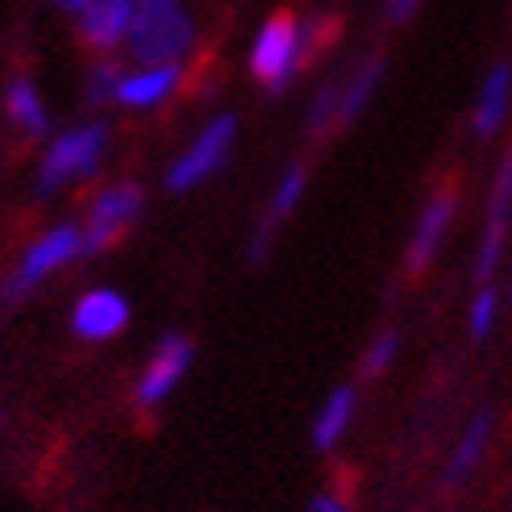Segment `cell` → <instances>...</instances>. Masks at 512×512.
I'll return each mask as SVG.
<instances>
[{
  "instance_id": "21",
  "label": "cell",
  "mask_w": 512,
  "mask_h": 512,
  "mask_svg": "<svg viewBox=\"0 0 512 512\" xmlns=\"http://www.w3.org/2000/svg\"><path fill=\"white\" fill-rule=\"evenodd\" d=\"M121 75H125V71H121L117 63H96V67H92V80H88V105H105V100H113Z\"/></svg>"
},
{
  "instance_id": "24",
  "label": "cell",
  "mask_w": 512,
  "mask_h": 512,
  "mask_svg": "<svg viewBox=\"0 0 512 512\" xmlns=\"http://www.w3.org/2000/svg\"><path fill=\"white\" fill-rule=\"evenodd\" d=\"M55 5H59V9H67V13H84V9L92 5V0H55Z\"/></svg>"
},
{
  "instance_id": "10",
  "label": "cell",
  "mask_w": 512,
  "mask_h": 512,
  "mask_svg": "<svg viewBox=\"0 0 512 512\" xmlns=\"http://www.w3.org/2000/svg\"><path fill=\"white\" fill-rule=\"evenodd\" d=\"M508 113H512V67L508 63H496L479 84V96H475V109H471V130L475 138H496L504 125H508Z\"/></svg>"
},
{
  "instance_id": "3",
  "label": "cell",
  "mask_w": 512,
  "mask_h": 512,
  "mask_svg": "<svg viewBox=\"0 0 512 512\" xmlns=\"http://www.w3.org/2000/svg\"><path fill=\"white\" fill-rule=\"evenodd\" d=\"M105 146H109L105 125H75L63 138H55L42 159V171H38V196H50L63 184H71V179L92 175L100 155H105Z\"/></svg>"
},
{
  "instance_id": "13",
  "label": "cell",
  "mask_w": 512,
  "mask_h": 512,
  "mask_svg": "<svg viewBox=\"0 0 512 512\" xmlns=\"http://www.w3.org/2000/svg\"><path fill=\"white\" fill-rule=\"evenodd\" d=\"M492 433H496V413L492 408H479V413L467 421V429L458 433L454 454L446 463V483L450 488L454 483H467L475 475V467L483 463V454H488V446H492Z\"/></svg>"
},
{
  "instance_id": "23",
  "label": "cell",
  "mask_w": 512,
  "mask_h": 512,
  "mask_svg": "<svg viewBox=\"0 0 512 512\" xmlns=\"http://www.w3.org/2000/svg\"><path fill=\"white\" fill-rule=\"evenodd\" d=\"M421 5V0H388V9H392V21H404L408 13H413Z\"/></svg>"
},
{
  "instance_id": "25",
  "label": "cell",
  "mask_w": 512,
  "mask_h": 512,
  "mask_svg": "<svg viewBox=\"0 0 512 512\" xmlns=\"http://www.w3.org/2000/svg\"><path fill=\"white\" fill-rule=\"evenodd\" d=\"M500 296H504V304H512V279H508V288H500Z\"/></svg>"
},
{
  "instance_id": "7",
  "label": "cell",
  "mask_w": 512,
  "mask_h": 512,
  "mask_svg": "<svg viewBox=\"0 0 512 512\" xmlns=\"http://www.w3.org/2000/svg\"><path fill=\"white\" fill-rule=\"evenodd\" d=\"M454 213H458V188H438L425 200V209L413 225V238H408V254H404V267L413 275H421L433 259H438V250L454 225Z\"/></svg>"
},
{
  "instance_id": "19",
  "label": "cell",
  "mask_w": 512,
  "mask_h": 512,
  "mask_svg": "<svg viewBox=\"0 0 512 512\" xmlns=\"http://www.w3.org/2000/svg\"><path fill=\"white\" fill-rule=\"evenodd\" d=\"M500 309H504V296L496 284H479L475 300H471V313H467V334L471 342H488L492 329L500 321Z\"/></svg>"
},
{
  "instance_id": "14",
  "label": "cell",
  "mask_w": 512,
  "mask_h": 512,
  "mask_svg": "<svg viewBox=\"0 0 512 512\" xmlns=\"http://www.w3.org/2000/svg\"><path fill=\"white\" fill-rule=\"evenodd\" d=\"M304 188H309V167H304V163L288 167V175L279 179V188H275V196H271V204H267V213H263L259 229H254V259H263V254H267V246H271V238H275V229L292 217V209L300 204Z\"/></svg>"
},
{
  "instance_id": "5",
  "label": "cell",
  "mask_w": 512,
  "mask_h": 512,
  "mask_svg": "<svg viewBox=\"0 0 512 512\" xmlns=\"http://www.w3.org/2000/svg\"><path fill=\"white\" fill-rule=\"evenodd\" d=\"M512 234V146L500 155L492 188H488V213H483V234H479V254H475V279L492 284L500 263H504V246Z\"/></svg>"
},
{
  "instance_id": "12",
  "label": "cell",
  "mask_w": 512,
  "mask_h": 512,
  "mask_svg": "<svg viewBox=\"0 0 512 512\" xmlns=\"http://www.w3.org/2000/svg\"><path fill=\"white\" fill-rule=\"evenodd\" d=\"M125 321H130V304H125L117 292H88L75 304V317H71V329L88 342H109L117 338Z\"/></svg>"
},
{
  "instance_id": "18",
  "label": "cell",
  "mask_w": 512,
  "mask_h": 512,
  "mask_svg": "<svg viewBox=\"0 0 512 512\" xmlns=\"http://www.w3.org/2000/svg\"><path fill=\"white\" fill-rule=\"evenodd\" d=\"M5 121L25 138H38L46 130L42 96H38V88L30 80H25V75H17V80L9 84V92H5Z\"/></svg>"
},
{
  "instance_id": "16",
  "label": "cell",
  "mask_w": 512,
  "mask_h": 512,
  "mask_svg": "<svg viewBox=\"0 0 512 512\" xmlns=\"http://www.w3.org/2000/svg\"><path fill=\"white\" fill-rule=\"evenodd\" d=\"M175 84H179V67H142L134 75H121L113 100H121L125 109H150L163 96H171Z\"/></svg>"
},
{
  "instance_id": "22",
  "label": "cell",
  "mask_w": 512,
  "mask_h": 512,
  "mask_svg": "<svg viewBox=\"0 0 512 512\" xmlns=\"http://www.w3.org/2000/svg\"><path fill=\"white\" fill-rule=\"evenodd\" d=\"M313 512H350V508H346V500H342L338 492H321V496L313 500Z\"/></svg>"
},
{
  "instance_id": "6",
  "label": "cell",
  "mask_w": 512,
  "mask_h": 512,
  "mask_svg": "<svg viewBox=\"0 0 512 512\" xmlns=\"http://www.w3.org/2000/svg\"><path fill=\"white\" fill-rule=\"evenodd\" d=\"M238 121L234 117H217L196 134V142L167 167V192H188L196 184H204L209 175H217L229 159V146H234Z\"/></svg>"
},
{
  "instance_id": "9",
  "label": "cell",
  "mask_w": 512,
  "mask_h": 512,
  "mask_svg": "<svg viewBox=\"0 0 512 512\" xmlns=\"http://www.w3.org/2000/svg\"><path fill=\"white\" fill-rule=\"evenodd\" d=\"M80 229L75 225H59V229H50V234H42L34 246H30V254H25V263H21V271L13 275V284H9V296H25L30 292L38 279H46L50 271H59L63 263H71V259H80Z\"/></svg>"
},
{
  "instance_id": "17",
  "label": "cell",
  "mask_w": 512,
  "mask_h": 512,
  "mask_svg": "<svg viewBox=\"0 0 512 512\" xmlns=\"http://www.w3.org/2000/svg\"><path fill=\"white\" fill-rule=\"evenodd\" d=\"M354 408H358V392L354 388H334L325 396L321 404V413L313 421V446L325 454V450H334L342 438H346V429L354 425Z\"/></svg>"
},
{
  "instance_id": "11",
  "label": "cell",
  "mask_w": 512,
  "mask_h": 512,
  "mask_svg": "<svg viewBox=\"0 0 512 512\" xmlns=\"http://www.w3.org/2000/svg\"><path fill=\"white\" fill-rule=\"evenodd\" d=\"M138 0H92L80 13V42L88 50H113L121 38H130Z\"/></svg>"
},
{
  "instance_id": "15",
  "label": "cell",
  "mask_w": 512,
  "mask_h": 512,
  "mask_svg": "<svg viewBox=\"0 0 512 512\" xmlns=\"http://www.w3.org/2000/svg\"><path fill=\"white\" fill-rule=\"evenodd\" d=\"M379 80H383V55L363 59L350 75L334 80V84H338V130H346V125L371 105V96H375Z\"/></svg>"
},
{
  "instance_id": "20",
  "label": "cell",
  "mask_w": 512,
  "mask_h": 512,
  "mask_svg": "<svg viewBox=\"0 0 512 512\" xmlns=\"http://www.w3.org/2000/svg\"><path fill=\"white\" fill-rule=\"evenodd\" d=\"M396 350H400V334L396 329H383V334L367 346V354H363V375L367 379H375V375H383L392 363H396Z\"/></svg>"
},
{
  "instance_id": "8",
  "label": "cell",
  "mask_w": 512,
  "mask_h": 512,
  "mask_svg": "<svg viewBox=\"0 0 512 512\" xmlns=\"http://www.w3.org/2000/svg\"><path fill=\"white\" fill-rule=\"evenodd\" d=\"M188 367H192V342L179 338V334H167L159 342V350L150 354V363H146V371L138 379V404L142 408L163 404L179 388V379L188 375Z\"/></svg>"
},
{
  "instance_id": "1",
  "label": "cell",
  "mask_w": 512,
  "mask_h": 512,
  "mask_svg": "<svg viewBox=\"0 0 512 512\" xmlns=\"http://www.w3.org/2000/svg\"><path fill=\"white\" fill-rule=\"evenodd\" d=\"M334 34V21L329 17H317V21H300L296 13H275L259 38H254V50H250V71L267 92H284L300 67H309L313 55L329 42Z\"/></svg>"
},
{
  "instance_id": "2",
  "label": "cell",
  "mask_w": 512,
  "mask_h": 512,
  "mask_svg": "<svg viewBox=\"0 0 512 512\" xmlns=\"http://www.w3.org/2000/svg\"><path fill=\"white\" fill-rule=\"evenodd\" d=\"M130 50L142 67H175L192 50V21L179 0H138L130 21Z\"/></svg>"
},
{
  "instance_id": "4",
  "label": "cell",
  "mask_w": 512,
  "mask_h": 512,
  "mask_svg": "<svg viewBox=\"0 0 512 512\" xmlns=\"http://www.w3.org/2000/svg\"><path fill=\"white\" fill-rule=\"evenodd\" d=\"M142 204H146V192L138 184H113L105 188L96 200H92V209H88V221L80 229V250L84 254H105L113 250L130 229L138 225L142 217Z\"/></svg>"
}]
</instances>
